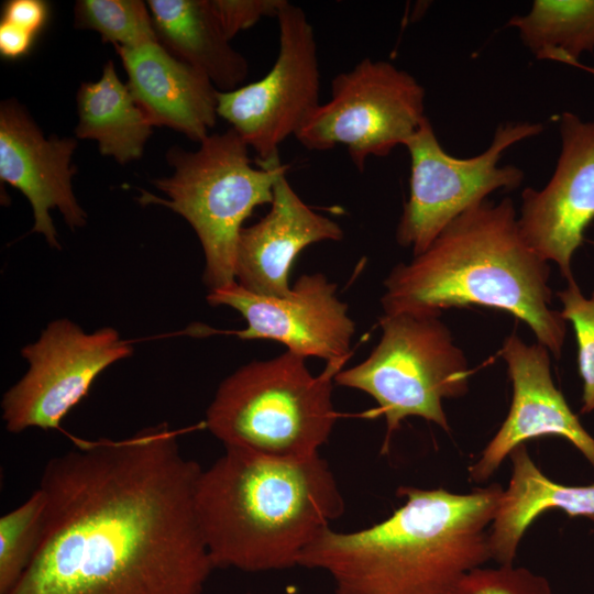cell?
<instances>
[{
  "mask_svg": "<svg viewBox=\"0 0 594 594\" xmlns=\"http://www.w3.org/2000/svg\"><path fill=\"white\" fill-rule=\"evenodd\" d=\"M178 435L161 422L52 458L41 542L7 594H202L215 569L195 506L202 468Z\"/></svg>",
  "mask_w": 594,
  "mask_h": 594,
  "instance_id": "obj_1",
  "label": "cell"
},
{
  "mask_svg": "<svg viewBox=\"0 0 594 594\" xmlns=\"http://www.w3.org/2000/svg\"><path fill=\"white\" fill-rule=\"evenodd\" d=\"M503 491L402 486L404 504L389 517L356 531L324 529L297 565L327 573L334 594H450L492 559L488 527Z\"/></svg>",
  "mask_w": 594,
  "mask_h": 594,
  "instance_id": "obj_2",
  "label": "cell"
},
{
  "mask_svg": "<svg viewBox=\"0 0 594 594\" xmlns=\"http://www.w3.org/2000/svg\"><path fill=\"white\" fill-rule=\"evenodd\" d=\"M550 266L520 234L510 198L488 199L451 221L409 263L384 282V315L440 316L449 308L482 306L526 323L538 342L561 356L566 320L551 305Z\"/></svg>",
  "mask_w": 594,
  "mask_h": 594,
  "instance_id": "obj_3",
  "label": "cell"
},
{
  "mask_svg": "<svg viewBox=\"0 0 594 594\" xmlns=\"http://www.w3.org/2000/svg\"><path fill=\"white\" fill-rule=\"evenodd\" d=\"M198 524L215 568L267 572L297 565L302 551L344 512L320 454L277 459L224 448L196 485Z\"/></svg>",
  "mask_w": 594,
  "mask_h": 594,
  "instance_id": "obj_4",
  "label": "cell"
},
{
  "mask_svg": "<svg viewBox=\"0 0 594 594\" xmlns=\"http://www.w3.org/2000/svg\"><path fill=\"white\" fill-rule=\"evenodd\" d=\"M290 351L252 361L227 376L206 411L205 427L222 442L277 459L319 454L336 425L332 391L341 371L319 375Z\"/></svg>",
  "mask_w": 594,
  "mask_h": 594,
  "instance_id": "obj_5",
  "label": "cell"
},
{
  "mask_svg": "<svg viewBox=\"0 0 594 594\" xmlns=\"http://www.w3.org/2000/svg\"><path fill=\"white\" fill-rule=\"evenodd\" d=\"M199 144L197 151L170 147L166 157L173 175L152 180L165 198L142 191L139 201L165 206L191 226L205 254L202 278L212 290L235 282L243 224L258 206L271 205L275 183L288 165L279 160L254 167L249 146L232 129Z\"/></svg>",
  "mask_w": 594,
  "mask_h": 594,
  "instance_id": "obj_6",
  "label": "cell"
},
{
  "mask_svg": "<svg viewBox=\"0 0 594 594\" xmlns=\"http://www.w3.org/2000/svg\"><path fill=\"white\" fill-rule=\"evenodd\" d=\"M380 326L382 336L370 355L341 370L334 383L362 391L377 403L370 415L385 417V452L407 417H421L449 431L442 400L466 394L471 371L439 316L383 314Z\"/></svg>",
  "mask_w": 594,
  "mask_h": 594,
  "instance_id": "obj_7",
  "label": "cell"
},
{
  "mask_svg": "<svg viewBox=\"0 0 594 594\" xmlns=\"http://www.w3.org/2000/svg\"><path fill=\"white\" fill-rule=\"evenodd\" d=\"M424 110L425 89L413 75L364 58L332 79L330 98L307 117L295 139L310 151L343 145L363 170L367 158L405 146L427 119Z\"/></svg>",
  "mask_w": 594,
  "mask_h": 594,
  "instance_id": "obj_8",
  "label": "cell"
},
{
  "mask_svg": "<svg viewBox=\"0 0 594 594\" xmlns=\"http://www.w3.org/2000/svg\"><path fill=\"white\" fill-rule=\"evenodd\" d=\"M542 130V124L526 121L501 124L483 153L459 158L443 150L427 118L405 144L410 156L409 197L396 229L397 243L418 255L490 194L519 187L524 172L515 165L499 166L498 161L509 146Z\"/></svg>",
  "mask_w": 594,
  "mask_h": 594,
  "instance_id": "obj_9",
  "label": "cell"
},
{
  "mask_svg": "<svg viewBox=\"0 0 594 594\" xmlns=\"http://www.w3.org/2000/svg\"><path fill=\"white\" fill-rule=\"evenodd\" d=\"M276 19L278 53L270 72L217 95L218 117L254 151L256 165L279 161L282 143L321 103L318 47L307 14L286 1Z\"/></svg>",
  "mask_w": 594,
  "mask_h": 594,
  "instance_id": "obj_10",
  "label": "cell"
},
{
  "mask_svg": "<svg viewBox=\"0 0 594 594\" xmlns=\"http://www.w3.org/2000/svg\"><path fill=\"white\" fill-rule=\"evenodd\" d=\"M133 351L132 344L111 327L87 332L66 318L50 322L37 340L21 349L28 371L1 400L7 430L59 429L96 378Z\"/></svg>",
  "mask_w": 594,
  "mask_h": 594,
  "instance_id": "obj_11",
  "label": "cell"
},
{
  "mask_svg": "<svg viewBox=\"0 0 594 594\" xmlns=\"http://www.w3.org/2000/svg\"><path fill=\"white\" fill-rule=\"evenodd\" d=\"M210 306H228L241 314L246 328L232 333L241 340H272L305 358L323 359L341 370L349 359L355 322L337 285L323 274L301 275L283 297L254 294L237 282L209 290Z\"/></svg>",
  "mask_w": 594,
  "mask_h": 594,
  "instance_id": "obj_12",
  "label": "cell"
},
{
  "mask_svg": "<svg viewBox=\"0 0 594 594\" xmlns=\"http://www.w3.org/2000/svg\"><path fill=\"white\" fill-rule=\"evenodd\" d=\"M561 152L548 184L521 193L518 228L530 249L557 263L566 282L571 262L594 220V120L572 112L560 117Z\"/></svg>",
  "mask_w": 594,
  "mask_h": 594,
  "instance_id": "obj_13",
  "label": "cell"
},
{
  "mask_svg": "<svg viewBox=\"0 0 594 594\" xmlns=\"http://www.w3.org/2000/svg\"><path fill=\"white\" fill-rule=\"evenodd\" d=\"M501 355L513 383V400L503 425L469 468L470 479L487 481L517 447L543 436L564 438L594 468V438L556 387L549 350L539 342L526 344L513 333L504 340Z\"/></svg>",
  "mask_w": 594,
  "mask_h": 594,
  "instance_id": "obj_14",
  "label": "cell"
},
{
  "mask_svg": "<svg viewBox=\"0 0 594 594\" xmlns=\"http://www.w3.org/2000/svg\"><path fill=\"white\" fill-rule=\"evenodd\" d=\"M77 146L74 138L46 139L25 110L13 101L0 107V179L19 189L34 216L31 232L43 234L50 246L61 249L51 210L58 209L75 231L87 223V213L72 188L70 166Z\"/></svg>",
  "mask_w": 594,
  "mask_h": 594,
  "instance_id": "obj_15",
  "label": "cell"
},
{
  "mask_svg": "<svg viewBox=\"0 0 594 594\" xmlns=\"http://www.w3.org/2000/svg\"><path fill=\"white\" fill-rule=\"evenodd\" d=\"M286 172L275 183L270 211L244 227L238 242L235 282L261 296H287L292 290L289 273L298 254L315 243L340 241L344 234L337 221L315 211L299 197Z\"/></svg>",
  "mask_w": 594,
  "mask_h": 594,
  "instance_id": "obj_16",
  "label": "cell"
},
{
  "mask_svg": "<svg viewBox=\"0 0 594 594\" xmlns=\"http://www.w3.org/2000/svg\"><path fill=\"white\" fill-rule=\"evenodd\" d=\"M128 86L153 127H167L201 142L217 122L218 89L201 72L158 41L116 47Z\"/></svg>",
  "mask_w": 594,
  "mask_h": 594,
  "instance_id": "obj_17",
  "label": "cell"
},
{
  "mask_svg": "<svg viewBox=\"0 0 594 594\" xmlns=\"http://www.w3.org/2000/svg\"><path fill=\"white\" fill-rule=\"evenodd\" d=\"M513 473L503 491L488 531L491 557L501 565H512L529 526L548 510L571 517L594 518V484L569 486L547 477L530 458L525 444L510 454Z\"/></svg>",
  "mask_w": 594,
  "mask_h": 594,
  "instance_id": "obj_18",
  "label": "cell"
},
{
  "mask_svg": "<svg viewBox=\"0 0 594 594\" xmlns=\"http://www.w3.org/2000/svg\"><path fill=\"white\" fill-rule=\"evenodd\" d=\"M147 8L158 41L169 53L205 74L219 91L240 87L248 62L231 46L209 0H150Z\"/></svg>",
  "mask_w": 594,
  "mask_h": 594,
  "instance_id": "obj_19",
  "label": "cell"
},
{
  "mask_svg": "<svg viewBox=\"0 0 594 594\" xmlns=\"http://www.w3.org/2000/svg\"><path fill=\"white\" fill-rule=\"evenodd\" d=\"M76 100L79 117L76 138L95 140L102 155L120 164L142 156L153 124L129 86L118 77L112 61L103 66L97 81L80 85Z\"/></svg>",
  "mask_w": 594,
  "mask_h": 594,
  "instance_id": "obj_20",
  "label": "cell"
},
{
  "mask_svg": "<svg viewBox=\"0 0 594 594\" xmlns=\"http://www.w3.org/2000/svg\"><path fill=\"white\" fill-rule=\"evenodd\" d=\"M507 25L538 59L576 66L581 54L594 51V0H535Z\"/></svg>",
  "mask_w": 594,
  "mask_h": 594,
  "instance_id": "obj_21",
  "label": "cell"
},
{
  "mask_svg": "<svg viewBox=\"0 0 594 594\" xmlns=\"http://www.w3.org/2000/svg\"><path fill=\"white\" fill-rule=\"evenodd\" d=\"M46 498L38 487L0 518V594L18 583L41 542Z\"/></svg>",
  "mask_w": 594,
  "mask_h": 594,
  "instance_id": "obj_22",
  "label": "cell"
},
{
  "mask_svg": "<svg viewBox=\"0 0 594 594\" xmlns=\"http://www.w3.org/2000/svg\"><path fill=\"white\" fill-rule=\"evenodd\" d=\"M146 7L140 0H78L74 9L75 26L96 31L114 47L156 42L158 37Z\"/></svg>",
  "mask_w": 594,
  "mask_h": 594,
  "instance_id": "obj_23",
  "label": "cell"
},
{
  "mask_svg": "<svg viewBox=\"0 0 594 594\" xmlns=\"http://www.w3.org/2000/svg\"><path fill=\"white\" fill-rule=\"evenodd\" d=\"M562 302V317L571 321L578 343V366L583 381V406L581 413L594 410V292L585 298L575 280L558 292Z\"/></svg>",
  "mask_w": 594,
  "mask_h": 594,
  "instance_id": "obj_24",
  "label": "cell"
},
{
  "mask_svg": "<svg viewBox=\"0 0 594 594\" xmlns=\"http://www.w3.org/2000/svg\"><path fill=\"white\" fill-rule=\"evenodd\" d=\"M450 594H552V590L544 576L512 564L473 569Z\"/></svg>",
  "mask_w": 594,
  "mask_h": 594,
  "instance_id": "obj_25",
  "label": "cell"
},
{
  "mask_svg": "<svg viewBox=\"0 0 594 594\" xmlns=\"http://www.w3.org/2000/svg\"><path fill=\"white\" fill-rule=\"evenodd\" d=\"M286 0H209L222 31L231 41L267 16L276 18Z\"/></svg>",
  "mask_w": 594,
  "mask_h": 594,
  "instance_id": "obj_26",
  "label": "cell"
},
{
  "mask_svg": "<svg viewBox=\"0 0 594 594\" xmlns=\"http://www.w3.org/2000/svg\"><path fill=\"white\" fill-rule=\"evenodd\" d=\"M48 14L50 7L43 0H9L3 3L1 21L36 36L45 26Z\"/></svg>",
  "mask_w": 594,
  "mask_h": 594,
  "instance_id": "obj_27",
  "label": "cell"
},
{
  "mask_svg": "<svg viewBox=\"0 0 594 594\" xmlns=\"http://www.w3.org/2000/svg\"><path fill=\"white\" fill-rule=\"evenodd\" d=\"M35 37L15 25L0 22V53L4 58L16 59L28 55Z\"/></svg>",
  "mask_w": 594,
  "mask_h": 594,
  "instance_id": "obj_28",
  "label": "cell"
},
{
  "mask_svg": "<svg viewBox=\"0 0 594 594\" xmlns=\"http://www.w3.org/2000/svg\"><path fill=\"white\" fill-rule=\"evenodd\" d=\"M575 67H579V68H582L591 74L594 75V66H586V65H583L581 63H579Z\"/></svg>",
  "mask_w": 594,
  "mask_h": 594,
  "instance_id": "obj_29",
  "label": "cell"
},
{
  "mask_svg": "<svg viewBox=\"0 0 594 594\" xmlns=\"http://www.w3.org/2000/svg\"><path fill=\"white\" fill-rule=\"evenodd\" d=\"M246 594H252V593H246Z\"/></svg>",
  "mask_w": 594,
  "mask_h": 594,
  "instance_id": "obj_30",
  "label": "cell"
},
{
  "mask_svg": "<svg viewBox=\"0 0 594 594\" xmlns=\"http://www.w3.org/2000/svg\"><path fill=\"white\" fill-rule=\"evenodd\" d=\"M594 520V518H592Z\"/></svg>",
  "mask_w": 594,
  "mask_h": 594,
  "instance_id": "obj_31",
  "label": "cell"
}]
</instances>
